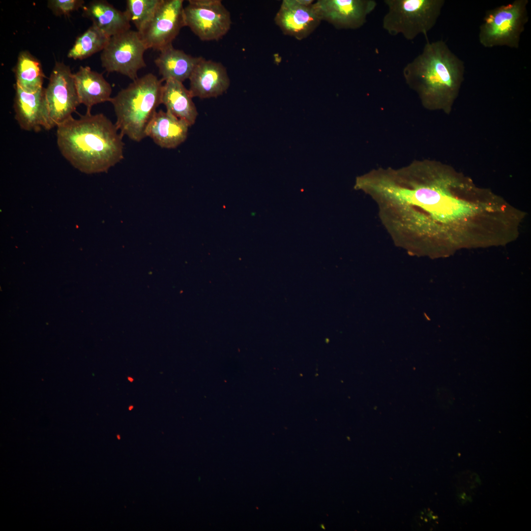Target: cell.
<instances>
[{"mask_svg":"<svg viewBox=\"0 0 531 531\" xmlns=\"http://www.w3.org/2000/svg\"><path fill=\"white\" fill-rule=\"evenodd\" d=\"M376 6L374 0H319L312 5L322 21L339 30L360 28Z\"/></svg>","mask_w":531,"mask_h":531,"instance_id":"11","label":"cell"},{"mask_svg":"<svg viewBox=\"0 0 531 531\" xmlns=\"http://www.w3.org/2000/svg\"><path fill=\"white\" fill-rule=\"evenodd\" d=\"M192 98L182 82L169 80L162 86L161 104L167 111L185 121L190 126L195 123L198 115Z\"/></svg>","mask_w":531,"mask_h":531,"instance_id":"18","label":"cell"},{"mask_svg":"<svg viewBox=\"0 0 531 531\" xmlns=\"http://www.w3.org/2000/svg\"><path fill=\"white\" fill-rule=\"evenodd\" d=\"M189 80V90L192 97L202 99L221 95L230 85L227 70L222 64L201 57Z\"/></svg>","mask_w":531,"mask_h":531,"instance_id":"13","label":"cell"},{"mask_svg":"<svg viewBox=\"0 0 531 531\" xmlns=\"http://www.w3.org/2000/svg\"><path fill=\"white\" fill-rule=\"evenodd\" d=\"M133 408H134V406H133V405H130V406H129V407H128V410H129V411H131V410H133Z\"/></svg>","mask_w":531,"mask_h":531,"instance_id":"25","label":"cell"},{"mask_svg":"<svg viewBox=\"0 0 531 531\" xmlns=\"http://www.w3.org/2000/svg\"><path fill=\"white\" fill-rule=\"evenodd\" d=\"M186 26L205 41H217L230 30V12L220 0H189L184 8Z\"/></svg>","mask_w":531,"mask_h":531,"instance_id":"9","label":"cell"},{"mask_svg":"<svg viewBox=\"0 0 531 531\" xmlns=\"http://www.w3.org/2000/svg\"><path fill=\"white\" fill-rule=\"evenodd\" d=\"M73 76L80 103L87 107V111H90L94 105L110 101L112 87L102 74L89 66H81Z\"/></svg>","mask_w":531,"mask_h":531,"instance_id":"17","label":"cell"},{"mask_svg":"<svg viewBox=\"0 0 531 531\" xmlns=\"http://www.w3.org/2000/svg\"><path fill=\"white\" fill-rule=\"evenodd\" d=\"M161 0H127L124 11L138 31L151 17Z\"/></svg>","mask_w":531,"mask_h":531,"instance_id":"22","label":"cell"},{"mask_svg":"<svg viewBox=\"0 0 531 531\" xmlns=\"http://www.w3.org/2000/svg\"><path fill=\"white\" fill-rule=\"evenodd\" d=\"M443 169L413 162L358 177L355 188L375 202L393 243L410 252L440 255L482 247L497 218L496 201Z\"/></svg>","mask_w":531,"mask_h":531,"instance_id":"1","label":"cell"},{"mask_svg":"<svg viewBox=\"0 0 531 531\" xmlns=\"http://www.w3.org/2000/svg\"><path fill=\"white\" fill-rule=\"evenodd\" d=\"M14 88L15 119L21 129L38 132L42 128L49 130L55 127L48 111L45 88L32 92L24 90L16 84Z\"/></svg>","mask_w":531,"mask_h":531,"instance_id":"12","label":"cell"},{"mask_svg":"<svg viewBox=\"0 0 531 531\" xmlns=\"http://www.w3.org/2000/svg\"><path fill=\"white\" fill-rule=\"evenodd\" d=\"M189 127L185 121L160 110L148 124L146 135L162 148H175L186 139Z\"/></svg>","mask_w":531,"mask_h":531,"instance_id":"15","label":"cell"},{"mask_svg":"<svg viewBox=\"0 0 531 531\" xmlns=\"http://www.w3.org/2000/svg\"><path fill=\"white\" fill-rule=\"evenodd\" d=\"M312 5H303L297 0H284L274 17L275 23L283 34L298 40L305 38L322 21Z\"/></svg>","mask_w":531,"mask_h":531,"instance_id":"14","label":"cell"},{"mask_svg":"<svg viewBox=\"0 0 531 531\" xmlns=\"http://www.w3.org/2000/svg\"><path fill=\"white\" fill-rule=\"evenodd\" d=\"M16 85L32 92L43 88L45 75L40 61L28 51L21 52L14 68Z\"/></svg>","mask_w":531,"mask_h":531,"instance_id":"20","label":"cell"},{"mask_svg":"<svg viewBox=\"0 0 531 531\" xmlns=\"http://www.w3.org/2000/svg\"><path fill=\"white\" fill-rule=\"evenodd\" d=\"M154 62L161 76V80H173L183 83L189 79L200 57L187 54L171 45L160 51Z\"/></svg>","mask_w":531,"mask_h":531,"instance_id":"19","label":"cell"},{"mask_svg":"<svg viewBox=\"0 0 531 531\" xmlns=\"http://www.w3.org/2000/svg\"><path fill=\"white\" fill-rule=\"evenodd\" d=\"M115 123L102 113L87 111L58 125L57 142L62 155L86 174L107 172L124 157V144Z\"/></svg>","mask_w":531,"mask_h":531,"instance_id":"2","label":"cell"},{"mask_svg":"<svg viewBox=\"0 0 531 531\" xmlns=\"http://www.w3.org/2000/svg\"><path fill=\"white\" fill-rule=\"evenodd\" d=\"M528 0H515L486 11L479 27L478 40L485 48L518 49L529 20Z\"/></svg>","mask_w":531,"mask_h":531,"instance_id":"6","label":"cell"},{"mask_svg":"<svg viewBox=\"0 0 531 531\" xmlns=\"http://www.w3.org/2000/svg\"><path fill=\"white\" fill-rule=\"evenodd\" d=\"M127 380H128V381H129L131 383H132L134 381V379L132 377H127Z\"/></svg>","mask_w":531,"mask_h":531,"instance_id":"24","label":"cell"},{"mask_svg":"<svg viewBox=\"0 0 531 531\" xmlns=\"http://www.w3.org/2000/svg\"><path fill=\"white\" fill-rule=\"evenodd\" d=\"M110 38L92 25L77 37L69 51L67 57L75 60H82L102 52Z\"/></svg>","mask_w":531,"mask_h":531,"instance_id":"21","label":"cell"},{"mask_svg":"<svg viewBox=\"0 0 531 531\" xmlns=\"http://www.w3.org/2000/svg\"><path fill=\"white\" fill-rule=\"evenodd\" d=\"M82 16L109 37L130 30L125 11L116 9L105 0H94L82 7Z\"/></svg>","mask_w":531,"mask_h":531,"instance_id":"16","label":"cell"},{"mask_svg":"<svg viewBox=\"0 0 531 531\" xmlns=\"http://www.w3.org/2000/svg\"><path fill=\"white\" fill-rule=\"evenodd\" d=\"M465 65L443 40L427 39L422 52L403 68L407 84L430 109L448 110L464 80Z\"/></svg>","mask_w":531,"mask_h":531,"instance_id":"3","label":"cell"},{"mask_svg":"<svg viewBox=\"0 0 531 531\" xmlns=\"http://www.w3.org/2000/svg\"><path fill=\"white\" fill-rule=\"evenodd\" d=\"M83 0H49L47 6L53 13L58 16L68 15L71 12L82 8Z\"/></svg>","mask_w":531,"mask_h":531,"instance_id":"23","label":"cell"},{"mask_svg":"<svg viewBox=\"0 0 531 531\" xmlns=\"http://www.w3.org/2000/svg\"><path fill=\"white\" fill-rule=\"evenodd\" d=\"M46 105L55 126L72 117L80 104L70 68L63 62L56 61L48 85L45 88Z\"/></svg>","mask_w":531,"mask_h":531,"instance_id":"10","label":"cell"},{"mask_svg":"<svg viewBox=\"0 0 531 531\" xmlns=\"http://www.w3.org/2000/svg\"><path fill=\"white\" fill-rule=\"evenodd\" d=\"M388 10L382 26L391 35L401 34L412 40L427 34L435 25L445 3L444 0H384Z\"/></svg>","mask_w":531,"mask_h":531,"instance_id":"5","label":"cell"},{"mask_svg":"<svg viewBox=\"0 0 531 531\" xmlns=\"http://www.w3.org/2000/svg\"><path fill=\"white\" fill-rule=\"evenodd\" d=\"M183 0H161L149 20L138 30L148 49L160 51L172 44L185 27Z\"/></svg>","mask_w":531,"mask_h":531,"instance_id":"8","label":"cell"},{"mask_svg":"<svg viewBox=\"0 0 531 531\" xmlns=\"http://www.w3.org/2000/svg\"><path fill=\"white\" fill-rule=\"evenodd\" d=\"M146 50L138 31L128 30L110 38L100 55L102 66L109 73L117 72L134 81L139 70L146 66Z\"/></svg>","mask_w":531,"mask_h":531,"instance_id":"7","label":"cell"},{"mask_svg":"<svg viewBox=\"0 0 531 531\" xmlns=\"http://www.w3.org/2000/svg\"><path fill=\"white\" fill-rule=\"evenodd\" d=\"M162 82L148 73L111 98L117 118L115 124L123 136L137 142L146 137V129L161 104Z\"/></svg>","mask_w":531,"mask_h":531,"instance_id":"4","label":"cell"}]
</instances>
